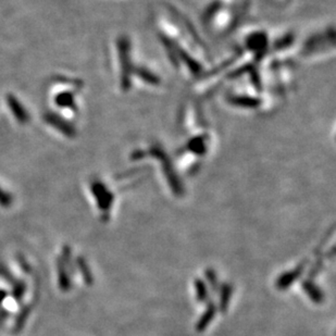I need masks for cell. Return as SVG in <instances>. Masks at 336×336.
Here are the masks:
<instances>
[{"label":"cell","instance_id":"obj_4","mask_svg":"<svg viewBox=\"0 0 336 336\" xmlns=\"http://www.w3.org/2000/svg\"><path fill=\"white\" fill-rule=\"evenodd\" d=\"M57 272H58V283L60 290L62 292H69L71 290V280L69 276L67 264L63 262L61 258L57 260Z\"/></svg>","mask_w":336,"mask_h":336},{"label":"cell","instance_id":"obj_10","mask_svg":"<svg viewBox=\"0 0 336 336\" xmlns=\"http://www.w3.org/2000/svg\"><path fill=\"white\" fill-rule=\"evenodd\" d=\"M7 297V292L3 291V290H0V305L2 304L3 300Z\"/></svg>","mask_w":336,"mask_h":336},{"label":"cell","instance_id":"obj_2","mask_svg":"<svg viewBox=\"0 0 336 336\" xmlns=\"http://www.w3.org/2000/svg\"><path fill=\"white\" fill-rule=\"evenodd\" d=\"M7 103L16 121L19 122L20 124H26L29 121V114L24 106L21 104L20 100L14 95H12V94H9L7 96Z\"/></svg>","mask_w":336,"mask_h":336},{"label":"cell","instance_id":"obj_1","mask_svg":"<svg viewBox=\"0 0 336 336\" xmlns=\"http://www.w3.org/2000/svg\"><path fill=\"white\" fill-rule=\"evenodd\" d=\"M44 120L47 124L56 128L58 132L63 134L64 136L74 137L76 135L75 127L68 120L64 119L61 115L55 113V112H46L44 114Z\"/></svg>","mask_w":336,"mask_h":336},{"label":"cell","instance_id":"obj_8","mask_svg":"<svg viewBox=\"0 0 336 336\" xmlns=\"http://www.w3.org/2000/svg\"><path fill=\"white\" fill-rule=\"evenodd\" d=\"M78 266H79V269L81 271L82 275H83V279L85 280V282L87 283V284H91V283L93 282V278H92L91 271H90V269H88L87 263L83 258L78 259Z\"/></svg>","mask_w":336,"mask_h":336},{"label":"cell","instance_id":"obj_9","mask_svg":"<svg viewBox=\"0 0 336 336\" xmlns=\"http://www.w3.org/2000/svg\"><path fill=\"white\" fill-rule=\"evenodd\" d=\"M11 204H12V196H11L9 193L4 192L2 188L0 187V206L7 208Z\"/></svg>","mask_w":336,"mask_h":336},{"label":"cell","instance_id":"obj_6","mask_svg":"<svg viewBox=\"0 0 336 336\" xmlns=\"http://www.w3.org/2000/svg\"><path fill=\"white\" fill-rule=\"evenodd\" d=\"M29 312H31V309H29L28 306H26V307H23V309L20 311V314L17 315L16 321H15L14 328H13L14 333H19L22 331V329L24 328L25 322L29 316Z\"/></svg>","mask_w":336,"mask_h":336},{"label":"cell","instance_id":"obj_7","mask_svg":"<svg viewBox=\"0 0 336 336\" xmlns=\"http://www.w3.org/2000/svg\"><path fill=\"white\" fill-rule=\"evenodd\" d=\"M26 291V285L24 282H21V281H15L13 283V290H12V294H13V297L16 300V302H21L22 298L24 297V294Z\"/></svg>","mask_w":336,"mask_h":336},{"label":"cell","instance_id":"obj_3","mask_svg":"<svg viewBox=\"0 0 336 336\" xmlns=\"http://www.w3.org/2000/svg\"><path fill=\"white\" fill-rule=\"evenodd\" d=\"M92 192L95 197L97 198V203L99 205L100 209H108L109 205L111 204L112 200V195L111 193L107 190L103 183H100L99 181H95L92 183Z\"/></svg>","mask_w":336,"mask_h":336},{"label":"cell","instance_id":"obj_5","mask_svg":"<svg viewBox=\"0 0 336 336\" xmlns=\"http://www.w3.org/2000/svg\"><path fill=\"white\" fill-rule=\"evenodd\" d=\"M55 104L63 109H75V97L71 91H63L55 96Z\"/></svg>","mask_w":336,"mask_h":336}]
</instances>
